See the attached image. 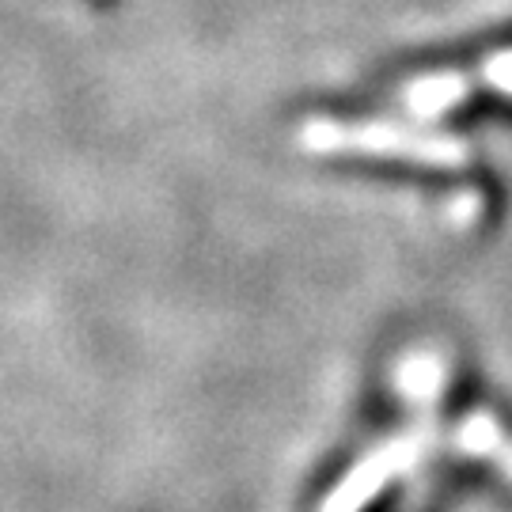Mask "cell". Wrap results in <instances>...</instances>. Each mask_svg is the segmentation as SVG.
Wrapping results in <instances>:
<instances>
[{
  "label": "cell",
  "mask_w": 512,
  "mask_h": 512,
  "mask_svg": "<svg viewBox=\"0 0 512 512\" xmlns=\"http://www.w3.org/2000/svg\"><path fill=\"white\" fill-rule=\"evenodd\" d=\"M92 4H99V8H103V4H114V0H92Z\"/></svg>",
  "instance_id": "cell-3"
},
{
  "label": "cell",
  "mask_w": 512,
  "mask_h": 512,
  "mask_svg": "<svg viewBox=\"0 0 512 512\" xmlns=\"http://www.w3.org/2000/svg\"><path fill=\"white\" fill-rule=\"evenodd\" d=\"M471 92H501L512 95V50L486 57L478 69H456V73H429L410 80L403 88V107L418 118H433Z\"/></svg>",
  "instance_id": "cell-2"
},
{
  "label": "cell",
  "mask_w": 512,
  "mask_h": 512,
  "mask_svg": "<svg viewBox=\"0 0 512 512\" xmlns=\"http://www.w3.org/2000/svg\"><path fill=\"white\" fill-rule=\"evenodd\" d=\"M300 141L311 152H368V156H399L425 167H463L467 145L448 133H421L391 122H338L311 118L300 129Z\"/></svg>",
  "instance_id": "cell-1"
}]
</instances>
